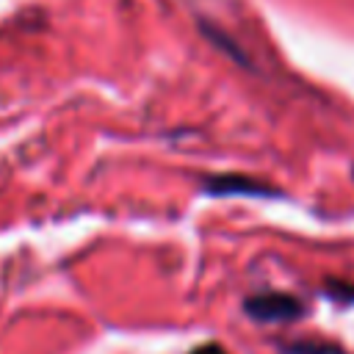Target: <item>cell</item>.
I'll return each instance as SVG.
<instances>
[{"label":"cell","mask_w":354,"mask_h":354,"mask_svg":"<svg viewBox=\"0 0 354 354\" xmlns=\"http://www.w3.org/2000/svg\"><path fill=\"white\" fill-rule=\"evenodd\" d=\"M243 313L252 321L260 324H285V321H296L304 315V304L301 299H296L293 293H279V290H268V293H254L243 301Z\"/></svg>","instance_id":"1"},{"label":"cell","mask_w":354,"mask_h":354,"mask_svg":"<svg viewBox=\"0 0 354 354\" xmlns=\"http://www.w3.org/2000/svg\"><path fill=\"white\" fill-rule=\"evenodd\" d=\"M205 191L207 194H216V196H227V194H254V196H268V194H277L274 188L263 185V183H254L249 177H241V174H216V177H207L205 180Z\"/></svg>","instance_id":"2"},{"label":"cell","mask_w":354,"mask_h":354,"mask_svg":"<svg viewBox=\"0 0 354 354\" xmlns=\"http://www.w3.org/2000/svg\"><path fill=\"white\" fill-rule=\"evenodd\" d=\"M285 354H343L335 343H318V340H296L282 346Z\"/></svg>","instance_id":"3"},{"label":"cell","mask_w":354,"mask_h":354,"mask_svg":"<svg viewBox=\"0 0 354 354\" xmlns=\"http://www.w3.org/2000/svg\"><path fill=\"white\" fill-rule=\"evenodd\" d=\"M188 354H230L221 343H205V346H196V348H191Z\"/></svg>","instance_id":"4"},{"label":"cell","mask_w":354,"mask_h":354,"mask_svg":"<svg viewBox=\"0 0 354 354\" xmlns=\"http://www.w3.org/2000/svg\"><path fill=\"white\" fill-rule=\"evenodd\" d=\"M351 174H354V169H351Z\"/></svg>","instance_id":"5"}]
</instances>
